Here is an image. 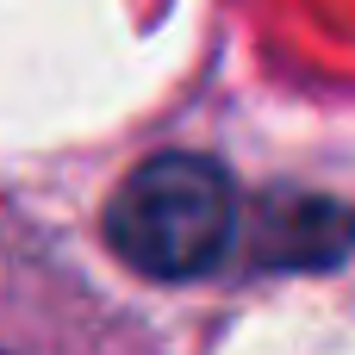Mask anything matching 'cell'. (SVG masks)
Listing matches in <instances>:
<instances>
[{"instance_id":"6da1fadb","label":"cell","mask_w":355,"mask_h":355,"mask_svg":"<svg viewBox=\"0 0 355 355\" xmlns=\"http://www.w3.org/2000/svg\"><path fill=\"white\" fill-rule=\"evenodd\" d=\"M237 237V187L206 156L144 162L106 212V243L150 281H193L218 268Z\"/></svg>"},{"instance_id":"7a4b0ae2","label":"cell","mask_w":355,"mask_h":355,"mask_svg":"<svg viewBox=\"0 0 355 355\" xmlns=\"http://www.w3.org/2000/svg\"><path fill=\"white\" fill-rule=\"evenodd\" d=\"M250 250L268 268H331L355 250V212L337 200H268Z\"/></svg>"}]
</instances>
